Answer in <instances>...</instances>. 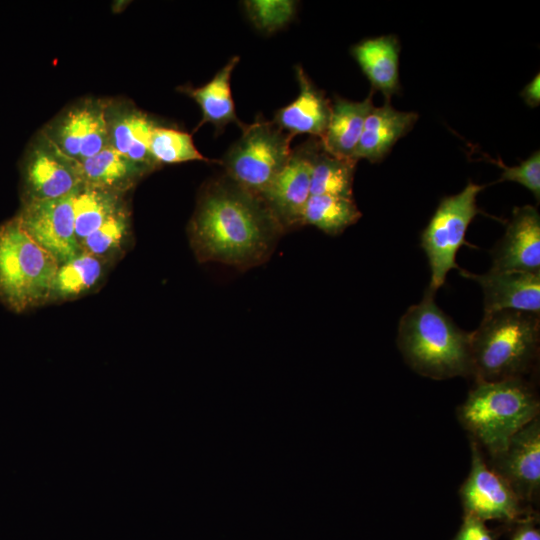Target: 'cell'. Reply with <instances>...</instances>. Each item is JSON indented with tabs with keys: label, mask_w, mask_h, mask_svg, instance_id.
I'll return each instance as SVG.
<instances>
[{
	"label": "cell",
	"mask_w": 540,
	"mask_h": 540,
	"mask_svg": "<svg viewBox=\"0 0 540 540\" xmlns=\"http://www.w3.org/2000/svg\"><path fill=\"white\" fill-rule=\"evenodd\" d=\"M451 540H496L485 521L471 514H463L462 524Z\"/></svg>",
	"instance_id": "cell-31"
},
{
	"label": "cell",
	"mask_w": 540,
	"mask_h": 540,
	"mask_svg": "<svg viewBox=\"0 0 540 540\" xmlns=\"http://www.w3.org/2000/svg\"><path fill=\"white\" fill-rule=\"evenodd\" d=\"M27 200L16 216L24 230L62 264L82 252L75 235L73 197Z\"/></svg>",
	"instance_id": "cell-9"
},
{
	"label": "cell",
	"mask_w": 540,
	"mask_h": 540,
	"mask_svg": "<svg viewBox=\"0 0 540 540\" xmlns=\"http://www.w3.org/2000/svg\"><path fill=\"white\" fill-rule=\"evenodd\" d=\"M483 188L469 181L458 194L442 198L421 233V247L431 271L428 290L434 294L443 286L450 270L461 269L456 263V255L466 244L468 226L480 212L476 198Z\"/></svg>",
	"instance_id": "cell-7"
},
{
	"label": "cell",
	"mask_w": 540,
	"mask_h": 540,
	"mask_svg": "<svg viewBox=\"0 0 540 540\" xmlns=\"http://www.w3.org/2000/svg\"><path fill=\"white\" fill-rule=\"evenodd\" d=\"M471 467L459 489L464 514L483 521L496 520L516 524L535 513L509 484L487 463L480 447L470 440Z\"/></svg>",
	"instance_id": "cell-8"
},
{
	"label": "cell",
	"mask_w": 540,
	"mask_h": 540,
	"mask_svg": "<svg viewBox=\"0 0 540 540\" xmlns=\"http://www.w3.org/2000/svg\"><path fill=\"white\" fill-rule=\"evenodd\" d=\"M361 218L353 197L311 195L301 225H312L329 235H338Z\"/></svg>",
	"instance_id": "cell-23"
},
{
	"label": "cell",
	"mask_w": 540,
	"mask_h": 540,
	"mask_svg": "<svg viewBox=\"0 0 540 540\" xmlns=\"http://www.w3.org/2000/svg\"><path fill=\"white\" fill-rule=\"evenodd\" d=\"M475 280L484 295V313L514 310L540 315V272L490 269L484 274L460 269Z\"/></svg>",
	"instance_id": "cell-14"
},
{
	"label": "cell",
	"mask_w": 540,
	"mask_h": 540,
	"mask_svg": "<svg viewBox=\"0 0 540 540\" xmlns=\"http://www.w3.org/2000/svg\"><path fill=\"white\" fill-rule=\"evenodd\" d=\"M519 496L531 507L540 496V416L514 434L506 447L486 459Z\"/></svg>",
	"instance_id": "cell-11"
},
{
	"label": "cell",
	"mask_w": 540,
	"mask_h": 540,
	"mask_svg": "<svg viewBox=\"0 0 540 540\" xmlns=\"http://www.w3.org/2000/svg\"><path fill=\"white\" fill-rule=\"evenodd\" d=\"M23 181L25 201L63 198L83 185L77 161L61 153L46 136L29 151Z\"/></svg>",
	"instance_id": "cell-12"
},
{
	"label": "cell",
	"mask_w": 540,
	"mask_h": 540,
	"mask_svg": "<svg viewBox=\"0 0 540 540\" xmlns=\"http://www.w3.org/2000/svg\"><path fill=\"white\" fill-rule=\"evenodd\" d=\"M492 258V269L540 272V215L534 206L513 209Z\"/></svg>",
	"instance_id": "cell-15"
},
{
	"label": "cell",
	"mask_w": 540,
	"mask_h": 540,
	"mask_svg": "<svg viewBox=\"0 0 540 540\" xmlns=\"http://www.w3.org/2000/svg\"><path fill=\"white\" fill-rule=\"evenodd\" d=\"M538 517L532 513L516 523L511 540H540V530L537 527Z\"/></svg>",
	"instance_id": "cell-32"
},
{
	"label": "cell",
	"mask_w": 540,
	"mask_h": 540,
	"mask_svg": "<svg viewBox=\"0 0 540 540\" xmlns=\"http://www.w3.org/2000/svg\"><path fill=\"white\" fill-rule=\"evenodd\" d=\"M521 98L524 100V102L532 107L535 108L540 103V77L539 73H537L534 78L525 85V87L520 92Z\"/></svg>",
	"instance_id": "cell-33"
},
{
	"label": "cell",
	"mask_w": 540,
	"mask_h": 540,
	"mask_svg": "<svg viewBox=\"0 0 540 540\" xmlns=\"http://www.w3.org/2000/svg\"><path fill=\"white\" fill-rule=\"evenodd\" d=\"M59 265L17 217L0 226V300L8 309L22 313L50 301Z\"/></svg>",
	"instance_id": "cell-5"
},
{
	"label": "cell",
	"mask_w": 540,
	"mask_h": 540,
	"mask_svg": "<svg viewBox=\"0 0 540 540\" xmlns=\"http://www.w3.org/2000/svg\"><path fill=\"white\" fill-rule=\"evenodd\" d=\"M109 122L104 107L85 103L70 109L46 136L65 156L82 161L109 144Z\"/></svg>",
	"instance_id": "cell-13"
},
{
	"label": "cell",
	"mask_w": 540,
	"mask_h": 540,
	"mask_svg": "<svg viewBox=\"0 0 540 540\" xmlns=\"http://www.w3.org/2000/svg\"><path fill=\"white\" fill-rule=\"evenodd\" d=\"M502 168L499 181H511L523 185L532 192L535 199L540 200V152L535 151L519 165L509 167L502 161H493Z\"/></svg>",
	"instance_id": "cell-30"
},
{
	"label": "cell",
	"mask_w": 540,
	"mask_h": 540,
	"mask_svg": "<svg viewBox=\"0 0 540 540\" xmlns=\"http://www.w3.org/2000/svg\"><path fill=\"white\" fill-rule=\"evenodd\" d=\"M102 275L101 259L82 251L59 265L50 301L74 298L87 292L98 283Z\"/></svg>",
	"instance_id": "cell-26"
},
{
	"label": "cell",
	"mask_w": 540,
	"mask_h": 540,
	"mask_svg": "<svg viewBox=\"0 0 540 540\" xmlns=\"http://www.w3.org/2000/svg\"><path fill=\"white\" fill-rule=\"evenodd\" d=\"M417 119V113L398 111L389 102L373 107L365 120L353 159L356 162L360 159L381 162L394 144L413 128Z\"/></svg>",
	"instance_id": "cell-17"
},
{
	"label": "cell",
	"mask_w": 540,
	"mask_h": 540,
	"mask_svg": "<svg viewBox=\"0 0 540 540\" xmlns=\"http://www.w3.org/2000/svg\"><path fill=\"white\" fill-rule=\"evenodd\" d=\"M121 207L118 192L83 184L73 197L75 235L79 244Z\"/></svg>",
	"instance_id": "cell-24"
},
{
	"label": "cell",
	"mask_w": 540,
	"mask_h": 540,
	"mask_svg": "<svg viewBox=\"0 0 540 540\" xmlns=\"http://www.w3.org/2000/svg\"><path fill=\"white\" fill-rule=\"evenodd\" d=\"M372 93L363 101H349L335 97L331 103L328 126L323 137L319 139L327 153L341 159L354 160V152L365 120L374 107Z\"/></svg>",
	"instance_id": "cell-19"
},
{
	"label": "cell",
	"mask_w": 540,
	"mask_h": 540,
	"mask_svg": "<svg viewBox=\"0 0 540 540\" xmlns=\"http://www.w3.org/2000/svg\"><path fill=\"white\" fill-rule=\"evenodd\" d=\"M282 230L259 195L226 175L207 184L190 225L200 260L238 268L263 262Z\"/></svg>",
	"instance_id": "cell-1"
},
{
	"label": "cell",
	"mask_w": 540,
	"mask_h": 540,
	"mask_svg": "<svg viewBox=\"0 0 540 540\" xmlns=\"http://www.w3.org/2000/svg\"><path fill=\"white\" fill-rule=\"evenodd\" d=\"M397 344L406 363L422 376L435 380L470 376V333L436 305L428 289L401 317Z\"/></svg>",
	"instance_id": "cell-2"
},
{
	"label": "cell",
	"mask_w": 540,
	"mask_h": 540,
	"mask_svg": "<svg viewBox=\"0 0 540 540\" xmlns=\"http://www.w3.org/2000/svg\"><path fill=\"white\" fill-rule=\"evenodd\" d=\"M243 3L255 28L267 34L284 28L297 10V2L292 0H248Z\"/></svg>",
	"instance_id": "cell-28"
},
{
	"label": "cell",
	"mask_w": 540,
	"mask_h": 540,
	"mask_svg": "<svg viewBox=\"0 0 540 540\" xmlns=\"http://www.w3.org/2000/svg\"><path fill=\"white\" fill-rule=\"evenodd\" d=\"M241 137L222 158L225 175L261 195L288 161L292 135L263 118L244 124Z\"/></svg>",
	"instance_id": "cell-6"
},
{
	"label": "cell",
	"mask_w": 540,
	"mask_h": 540,
	"mask_svg": "<svg viewBox=\"0 0 540 540\" xmlns=\"http://www.w3.org/2000/svg\"><path fill=\"white\" fill-rule=\"evenodd\" d=\"M540 349V315L501 310L484 313L470 333V377L475 383L526 378Z\"/></svg>",
	"instance_id": "cell-3"
},
{
	"label": "cell",
	"mask_w": 540,
	"mask_h": 540,
	"mask_svg": "<svg viewBox=\"0 0 540 540\" xmlns=\"http://www.w3.org/2000/svg\"><path fill=\"white\" fill-rule=\"evenodd\" d=\"M77 163L84 185L115 192L127 188L144 173L110 144L96 155Z\"/></svg>",
	"instance_id": "cell-22"
},
{
	"label": "cell",
	"mask_w": 540,
	"mask_h": 540,
	"mask_svg": "<svg viewBox=\"0 0 540 540\" xmlns=\"http://www.w3.org/2000/svg\"><path fill=\"white\" fill-rule=\"evenodd\" d=\"M320 140H311L292 150L283 168L260 195L283 229L301 225L311 196L313 157Z\"/></svg>",
	"instance_id": "cell-10"
},
{
	"label": "cell",
	"mask_w": 540,
	"mask_h": 540,
	"mask_svg": "<svg viewBox=\"0 0 540 540\" xmlns=\"http://www.w3.org/2000/svg\"><path fill=\"white\" fill-rule=\"evenodd\" d=\"M295 70L299 94L290 104L276 111L273 122L293 137L309 134L321 139L328 126L331 102L302 67L296 66Z\"/></svg>",
	"instance_id": "cell-16"
},
{
	"label": "cell",
	"mask_w": 540,
	"mask_h": 540,
	"mask_svg": "<svg viewBox=\"0 0 540 540\" xmlns=\"http://www.w3.org/2000/svg\"><path fill=\"white\" fill-rule=\"evenodd\" d=\"M156 125L141 112H128L110 124L109 144L141 170L148 172L157 166L149 149L151 133Z\"/></svg>",
	"instance_id": "cell-21"
},
{
	"label": "cell",
	"mask_w": 540,
	"mask_h": 540,
	"mask_svg": "<svg viewBox=\"0 0 540 540\" xmlns=\"http://www.w3.org/2000/svg\"><path fill=\"white\" fill-rule=\"evenodd\" d=\"M127 231L128 216L121 207L81 242V249L100 258L119 248Z\"/></svg>",
	"instance_id": "cell-29"
},
{
	"label": "cell",
	"mask_w": 540,
	"mask_h": 540,
	"mask_svg": "<svg viewBox=\"0 0 540 540\" xmlns=\"http://www.w3.org/2000/svg\"><path fill=\"white\" fill-rule=\"evenodd\" d=\"M539 413L538 393L527 378L475 383L456 411L470 440L488 457L502 451Z\"/></svg>",
	"instance_id": "cell-4"
},
{
	"label": "cell",
	"mask_w": 540,
	"mask_h": 540,
	"mask_svg": "<svg viewBox=\"0 0 540 540\" xmlns=\"http://www.w3.org/2000/svg\"><path fill=\"white\" fill-rule=\"evenodd\" d=\"M356 163L327 153L320 142L312 162L311 195L353 197Z\"/></svg>",
	"instance_id": "cell-25"
},
{
	"label": "cell",
	"mask_w": 540,
	"mask_h": 540,
	"mask_svg": "<svg viewBox=\"0 0 540 540\" xmlns=\"http://www.w3.org/2000/svg\"><path fill=\"white\" fill-rule=\"evenodd\" d=\"M400 49V43L394 35L365 39L351 48L352 56L372 89L381 92L386 102L400 90Z\"/></svg>",
	"instance_id": "cell-18"
},
{
	"label": "cell",
	"mask_w": 540,
	"mask_h": 540,
	"mask_svg": "<svg viewBox=\"0 0 540 540\" xmlns=\"http://www.w3.org/2000/svg\"><path fill=\"white\" fill-rule=\"evenodd\" d=\"M149 149L157 165L208 161L197 150L189 133L174 128L156 125L151 133Z\"/></svg>",
	"instance_id": "cell-27"
},
{
	"label": "cell",
	"mask_w": 540,
	"mask_h": 540,
	"mask_svg": "<svg viewBox=\"0 0 540 540\" xmlns=\"http://www.w3.org/2000/svg\"><path fill=\"white\" fill-rule=\"evenodd\" d=\"M239 61V56H233L205 85L187 89L186 92L201 108L200 125L211 123L220 131L230 123L240 128L244 126L236 115L231 92L232 72Z\"/></svg>",
	"instance_id": "cell-20"
}]
</instances>
